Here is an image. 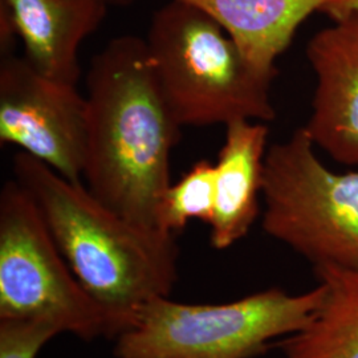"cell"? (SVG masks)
<instances>
[{
    "label": "cell",
    "mask_w": 358,
    "mask_h": 358,
    "mask_svg": "<svg viewBox=\"0 0 358 358\" xmlns=\"http://www.w3.org/2000/svg\"><path fill=\"white\" fill-rule=\"evenodd\" d=\"M87 90L84 185L121 217L164 231L159 213L182 127L157 84L145 38L110 40L92 60Z\"/></svg>",
    "instance_id": "obj_1"
},
{
    "label": "cell",
    "mask_w": 358,
    "mask_h": 358,
    "mask_svg": "<svg viewBox=\"0 0 358 358\" xmlns=\"http://www.w3.org/2000/svg\"><path fill=\"white\" fill-rule=\"evenodd\" d=\"M13 174L34 198L77 280L110 317L115 338L143 306L170 296L178 280L176 235L121 217L84 182L64 178L28 154L13 157Z\"/></svg>",
    "instance_id": "obj_2"
},
{
    "label": "cell",
    "mask_w": 358,
    "mask_h": 358,
    "mask_svg": "<svg viewBox=\"0 0 358 358\" xmlns=\"http://www.w3.org/2000/svg\"><path fill=\"white\" fill-rule=\"evenodd\" d=\"M154 76L179 127L271 122L272 77L260 73L224 28L190 3L169 0L145 38Z\"/></svg>",
    "instance_id": "obj_3"
},
{
    "label": "cell",
    "mask_w": 358,
    "mask_h": 358,
    "mask_svg": "<svg viewBox=\"0 0 358 358\" xmlns=\"http://www.w3.org/2000/svg\"><path fill=\"white\" fill-rule=\"evenodd\" d=\"M324 285L292 294L269 288L224 304L154 299L115 338L117 358H254L306 327Z\"/></svg>",
    "instance_id": "obj_4"
},
{
    "label": "cell",
    "mask_w": 358,
    "mask_h": 358,
    "mask_svg": "<svg viewBox=\"0 0 358 358\" xmlns=\"http://www.w3.org/2000/svg\"><path fill=\"white\" fill-rule=\"evenodd\" d=\"M262 224L313 268L358 271V170L337 173L304 128L266 155Z\"/></svg>",
    "instance_id": "obj_5"
},
{
    "label": "cell",
    "mask_w": 358,
    "mask_h": 358,
    "mask_svg": "<svg viewBox=\"0 0 358 358\" xmlns=\"http://www.w3.org/2000/svg\"><path fill=\"white\" fill-rule=\"evenodd\" d=\"M0 317L44 319L85 341L115 340L110 317L77 280L16 179L0 192Z\"/></svg>",
    "instance_id": "obj_6"
},
{
    "label": "cell",
    "mask_w": 358,
    "mask_h": 358,
    "mask_svg": "<svg viewBox=\"0 0 358 358\" xmlns=\"http://www.w3.org/2000/svg\"><path fill=\"white\" fill-rule=\"evenodd\" d=\"M88 136L87 97L75 84L38 72L24 56H1L0 142L83 182Z\"/></svg>",
    "instance_id": "obj_7"
},
{
    "label": "cell",
    "mask_w": 358,
    "mask_h": 358,
    "mask_svg": "<svg viewBox=\"0 0 358 358\" xmlns=\"http://www.w3.org/2000/svg\"><path fill=\"white\" fill-rule=\"evenodd\" d=\"M333 22L308 43L316 90L303 128L334 161L358 166V13Z\"/></svg>",
    "instance_id": "obj_8"
},
{
    "label": "cell",
    "mask_w": 358,
    "mask_h": 358,
    "mask_svg": "<svg viewBox=\"0 0 358 358\" xmlns=\"http://www.w3.org/2000/svg\"><path fill=\"white\" fill-rule=\"evenodd\" d=\"M105 0H0L24 57L45 76L69 84L80 77L78 52L108 13Z\"/></svg>",
    "instance_id": "obj_9"
},
{
    "label": "cell",
    "mask_w": 358,
    "mask_h": 358,
    "mask_svg": "<svg viewBox=\"0 0 358 358\" xmlns=\"http://www.w3.org/2000/svg\"><path fill=\"white\" fill-rule=\"evenodd\" d=\"M267 141L266 122L238 120L226 125L215 162L214 214L208 223L210 242L217 250L241 242L259 217Z\"/></svg>",
    "instance_id": "obj_10"
},
{
    "label": "cell",
    "mask_w": 358,
    "mask_h": 358,
    "mask_svg": "<svg viewBox=\"0 0 358 358\" xmlns=\"http://www.w3.org/2000/svg\"><path fill=\"white\" fill-rule=\"evenodd\" d=\"M215 19L236 43L247 62L275 78L276 60L297 28L328 0H180Z\"/></svg>",
    "instance_id": "obj_11"
},
{
    "label": "cell",
    "mask_w": 358,
    "mask_h": 358,
    "mask_svg": "<svg viewBox=\"0 0 358 358\" xmlns=\"http://www.w3.org/2000/svg\"><path fill=\"white\" fill-rule=\"evenodd\" d=\"M324 285L307 325L279 341L280 358H358V271L315 268Z\"/></svg>",
    "instance_id": "obj_12"
},
{
    "label": "cell",
    "mask_w": 358,
    "mask_h": 358,
    "mask_svg": "<svg viewBox=\"0 0 358 358\" xmlns=\"http://www.w3.org/2000/svg\"><path fill=\"white\" fill-rule=\"evenodd\" d=\"M214 205L215 164L202 159L167 189L159 213L161 229L177 236L192 220H202L208 224Z\"/></svg>",
    "instance_id": "obj_13"
},
{
    "label": "cell",
    "mask_w": 358,
    "mask_h": 358,
    "mask_svg": "<svg viewBox=\"0 0 358 358\" xmlns=\"http://www.w3.org/2000/svg\"><path fill=\"white\" fill-rule=\"evenodd\" d=\"M60 333L62 329L50 320L0 317V358H36Z\"/></svg>",
    "instance_id": "obj_14"
},
{
    "label": "cell",
    "mask_w": 358,
    "mask_h": 358,
    "mask_svg": "<svg viewBox=\"0 0 358 358\" xmlns=\"http://www.w3.org/2000/svg\"><path fill=\"white\" fill-rule=\"evenodd\" d=\"M320 13L328 15L333 20H338L358 13V0H328Z\"/></svg>",
    "instance_id": "obj_15"
},
{
    "label": "cell",
    "mask_w": 358,
    "mask_h": 358,
    "mask_svg": "<svg viewBox=\"0 0 358 358\" xmlns=\"http://www.w3.org/2000/svg\"><path fill=\"white\" fill-rule=\"evenodd\" d=\"M109 3V6H128L131 4L134 0H105Z\"/></svg>",
    "instance_id": "obj_16"
}]
</instances>
